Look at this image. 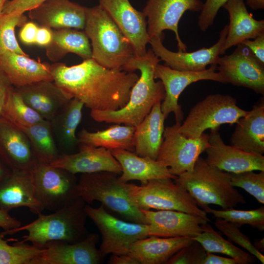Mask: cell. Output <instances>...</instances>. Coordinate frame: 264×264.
Instances as JSON below:
<instances>
[{
  "mask_svg": "<svg viewBox=\"0 0 264 264\" xmlns=\"http://www.w3.org/2000/svg\"><path fill=\"white\" fill-rule=\"evenodd\" d=\"M84 208L101 234L98 250L103 259L110 254H128L134 242L150 236L148 224L120 220L108 213L102 204L94 208L88 204Z\"/></svg>",
  "mask_w": 264,
  "mask_h": 264,
  "instance_id": "9",
  "label": "cell"
},
{
  "mask_svg": "<svg viewBox=\"0 0 264 264\" xmlns=\"http://www.w3.org/2000/svg\"><path fill=\"white\" fill-rule=\"evenodd\" d=\"M222 7L228 12L229 24L220 55L246 40L264 34V20L255 19L248 12L243 0H228Z\"/></svg>",
  "mask_w": 264,
  "mask_h": 264,
  "instance_id": "28",
  "label": "cell"
},
{
  "mask_svg": "<svg viewBox=\"0 0 264 264\" xmlns=\"http://www.w3.org/2000/svg\"><path fill=\"white\" fill-rule=\"evenodd\" d=\"M52 31L51 42L45 46L46 55L51 61L56 62L69 53H74L84 60L91 58V45L84 31L63 28Z\"/></svg>",
  "mask_w": 264,
  "mask_h": 264,
  "instance_id": "32",
  "label": "cell"
},
{
  "mask_svg": "<svg viewBox=\"0 0 264 264\" xmlns=\"http://www.w3.org/2000/svg\"><path fill=\"white\" fill-rule=\"evenodd\" d=\"M228 0H206L198 17V24L202 31L213 25L220 9Z\"/></svg>",
  "mask_w": 264,
  "mask_h": 264,
  "instance_id": "43",
  "label": "cell"
},
{
  "mask_svg": "<svg viewBox=\"0 0 264 264\" xmlns=\"http://www.w3.org/2000/svg\"><path fill=\"white\" fill-rule=\"evenodd\" d=\"M242 44L245 45L253 54L264 64V34L260 35L253 40H246Z\"/></svg>",
  "mask_w": 264,
  "mask_h": 264,
  "instance_id": "46",
  "label": "cell"
},
{
  "mask_svg": "<svg viewBox=\"0 0 264 264\" xmlns=\"http://www.w3.org/2000/svg\"><path fill=\"white\" fill-rule=\"evenodd\" d=\"M228 32V25L220 31L217 42L209 48L202 47L198 50L172 51L163 44V38L154 37L149 43L154 54L165 65L171 68L188 71H200L206 69L208 65H217Z\"/></svg>",
  "mask_w": 264,
  "mask_h": 264,
  "instance_id": "15",
  "label": "cell"
},
{
  "mask_svg": "<svg viewBox=\"0 0 264 264\" xmlns=\"http://www.w3.org/2000/svg\"><path fill=\"white\" fill-rule=\"evenodd\" d=\"M135 127L116 124L103 131L90 132L83 129L77 135L79 145L103 147L108 150L124 149L134 151Z\"/></svg>",
  "mask_w": 264,
  "mask_h": 264,
  "instance_id": "33",
  "label": "cell"
},
{
  "mask_svg": "<svg viewBox=\"0 0 264 264\" xmlns=\"http://www.w3.org/2000/svg\"><path fill=\"white\" fill-rule=\"evenodd\" d=\"M246 3L253 10H257L264 8V0H246Z\"/></svg>",
  "mask_w": 264,
  "mask_h": 264,
  "instance_id": "52",
  "label": "cell"
},
{
  "mask_svg": "<svg viewBox=\"0 0 264 264\" xmlns=\"http://www.w3.org/2000/svg\"><path fill=\"white\" fill-rule=\"evenodd\" d=\"M22 207L37 215L44 210L36 197L32 171L10 170L0 183V209L8 213Z\"/></svg>",
  "mask_w": 264,
  "mask_h": 264,
  "instance_id": "20",
  "label": "cell"
},
{
  "mask_svg": "<svg viewBox=\"0 0 264 264\" xmlns=\"http://www.w3.org/2000/svg\"><path fill=\"white\" fill-rule=\"evenodd\" d=\"M122 168L119 179L125 182L139 181L145 184L149 181L160 178L175 179L169 168L162 162L148 157L137 155L132 152L119 149L110 150Z\"/></svg>",
  "mask_w": 264,
  "mask_h": 264,
  "instance_id": "27",
  "label": "cell"
},
{
  "mask_svg": "<svg viewBox=\"0 0 264 264\" xmlns=\"http://www.w3.org/2000/svg\"><path fill=\"white\" fill-rule=\"evenodd\" d=\"M230 174L234 187L243 189L259 202L264 204V171L256 173L254 171H248Z\"/></svg>",
  "mask_w": 264,
  "mask_h": 264,
  "instance_id": "40",
  "label": "cell"
},
{
  "mask_svg": "<svg viewBox=\"0 0 264 264\" xmlns=\"http://www.w3.org/2000/svg\"><path fill=\"white\" fill-rule=\"evenodd\" d=\"M87 7L69 0H48L28 11L29 18L41 26L55 30H84Z\"/></svg>",
  "mask_w": 264,
  "mask_h": 264,
  "instance_id": "21",
  "label": "cell"
},
{
  "mask_svg": "<svg viewBox=\"0 0 264 264\" xmlns=\"http://www.w3.org/2000/svg\"><path fill=\"white\" fill-rule=\"evenodd\" d=\"M217 65L200 71H180L171 68L166 65L157 64L154 69V78L159 79L165 89V96L161 103V109L166 119L173 112L176 123H182L183 112L178 103L181 93L190 85L201 80H211L226 84L218 72Z\"/></svg>",
  "mask_w": 264,
  "mask_h": 264,
  "instance_id": "12",
  "label": "cell"
},
{
  "mask_svg": "<svg viewBox=\"0 0 264 264\" xmlns=\"http://www.w3.org/2000/svg\"><path fill=\"white\" fill-rule=\"evenodd\" d=\"M118 175L107 171L81 174L77 185L80 196L88 204L100 202L129 221L147 224L141 209L132 199V183L121 181Z\"/></svg>",
  "mask_w": 264,
  "mask_h": 264,
  "instance_id": "6",
  "label": "cell"
},
{
  "mask_svg": "<svg viewBox=\"0 0 264 264\" xmlns=\"http://www.w3.org/2000/svg\"><path fill=\"white\" fill-rule=\"evenodd\" d=\"M0 68L16 88L40 81L53 82L50 65L27 55L6 51L0 56Z\"/></svg>",
  "mask_w": 264,
  "mask_h": 264,
  "instance_id": "25",
  "label": "cell"
},
{
  "mask_svg": "<svg viewBox=\"0 0 264 264\" xmlns=\"http://www.w3.org/2000/svg\"><path fill=\"white\" fill-rule=\"evenodd\" d=\"M261 99L247 113L240 118L231 135L232 146L257 155L264 153V101Z\"/></svg>",
  "mask_w": 264,
  "mask_h": 264,
  "instance_id": "26",
  "label": "cell"
},
{
  "mask_svg": "<svg viewBox=\"0 0 264 264\" xmlns=\"http://www.w3.org/2000/svg\"><path fill=\"white\" fill-rule=\"evenodd\" d=\"M8 0H0V15L2 13V10L4 4Z\"/></svg>",
  "mask_w": 264,
  "mask_h": 264,
  "instance_id": "55",
  "label": "cell"
},
{
  "mask_svg": "<svg viewBox=\"0 0 264 264\" xmlns=\"http://www.w3.org/2000/svg\"><path fill=\"white\" fill-rule=\"evenodd\" d=\"M25 102L51 121L71 99L54 82L40 81L16 88Z\"/></svg>",
  "mask_w": 264,
  "mask_h": 264,
  "instance_id": "24",
  "label": "cell"
},
{
  "mask_svg": "<svg viewBox=\"0 0 264 264\" xmlns=\"http://www.w3.org/2000/svg\"><path fill=\"white\" fill-rule=\"evenodd\" d=\"M248 111L238 107L236 99L232 96L210 94L191 108L179 131L187 137L198 138L206 130L219 129L223 124H236Z\"/></svg>",
  "mask_w": 264,
  "mask_h": 264,
  "instance_id": "8",
  "label": "cell"
},
{
  "mask_svg": "<svg viewBox=\"0 0 264 264\" xmlns=\"http://www.w3.org/2000/svg\"><path fill=\"white\" fill-rule=\"evenodd\" d=\"M202 231L193 239L198 242L208 253L224 254L234 259L237 264L254 263V256L235 246L224 239L206 222L201 225Z\"/></svg>",
  "mask_w": 264,
  "mask_h": 264,
  "instance_id": "35",
  "label": "cell"
},
{
  "mask_svg": "<svg viewBox=\"0 0 264 264\" xmlns=\"http://www.w3.org/2000/svg\"><path fill=\"white\" fill-rule=\"evenodd\" d=\"M14 87L7 76L0 68V117L8 95Z\"/></svg>",
  "mask_w": 264,
  "mask_h": 264,
  "instance_id": "47",
  "label": "cell"
},
{
  "mask_svg": "<svg viewBox=\"0 0 264 264\" xmlns=\"http://www.w3.org/2000/svg\"><path fill=\"white\" fill-rule=\"evenodd\" d=\"M50 164L75 175L107 171L120 175L122 173L120 164L110 151L103 147L80 145L78 152L61 154Z\"/></svg>",
  "mask_w": 264,
  "mask_h": 264,
  "instance_id": "23",
  "label": "cell"
},
{
  "mask_svg": "<svg viewBox=\"0 0 264 264\" xmlns=\"http://www.w3.org/2000/svg\"><path fill=\"white\" fill-rule=\"evenodd\" d=\"M219 130H210L208 134L210 146L205 151L206 154L205 160L208 164L229 173L264 171L263 155L248 153L225 144Z\"/></svg>",
  "mask_w": 264,
  "mask_h": 264,
  "instance_id": "17",
  "label": "cell"
},
{
  "mask_svg": "<svg viewBox=\"0 0 264 264\" xmlns=\"http://www.w3.org/2000/svg\"><path fill=\"white\" fill-rule=\"evenodd\" d=\"M217 70L225 83L264 94V64L242 44L231 54L220 57Z\"/></svg>",
  "mask_w": 264,
  "mask_h": 264,
  "instance_id": "13",
  "label": "cell"
},
{
  "mask_svg": "<svg viewBox=\"0 0 264 264\" xmlns=\"http://www.w3.org/2000/svg\"><path fill=\"white\" fill-rule=\"evenodd\" d=\"M48 0H8L2 10L3 13L24 14Z\"/></svg>",
  "mask_w": 264,
  "mask_h": 264,
  "instance_id": "44",
  "label": "cell"
},
{
  "mask_svg": "<svg viewBox=\"0 0 264 264\" xmlns=\"http://www.w3.org/2000/svg\"><path fill=\"white\" fill-rule=\"evenodd\" d=\"M84 31L91 41V58L103 67L124 70L135 56L128 39L100 5L87 8Z\"/></svg>",
  "mask_w": 264,
  "mask_h": 264,
  "instance_id": "5",
  "label": "cell"
},
{
  "mask_svg": "<svg viewBox=\"0 0 264 264\" xmlns=\"http://www.w3.org/2000/svg\"><path fill=\"white\" fill-rule=\"evenodd\" d=\"M0 158L11 170L32 171L38 162L25 133L1 116Z\"/></svg>",
  "mask_w": 264,
  "mask_h": 264,
  "instance_id": "22",
  "label": "cell"
},
{
  "mask_svg": "<svg viewBox=\"0 0 264 264\" xmlns=\"http://www.w3.org/2000/svg\"><path fill=\"white\" fill-rule=\"evenodd\" d=\"M206 213L212 214L214 217L220 218L227 221L239 224L241 226L247 224L260 231L264 230V207L250 210H216L208 206L203 209Z\"/></svg>",
  "mask_w": 264,
  "mask_h": 264,
  "instance_id": "39",
  "label": "cell"
},
{
  "mask_svg": "<svg viewBox=\"0 0 264 264\" xmlns=\"http://www.w3.org/2000/svg\"><path fill=\"white\" fill-rule=\"evenodd\" d=\"M172 180L156 179L140 186L132 183L131 194L135 205L140 209L181 211L210 221L207 213L200 209L187 191Z\"/></svg>",
  "mask_w": 264,
  "mask_h": 264,
  "instance_id": "7",
  "label": "cell"
},
{
  "mask_svg": "<svg viewBox=\"0 0 264 264\" xmlns=\"http://www.w3.org/2000/svg\"><path fill=\"white\" fill-rule=\"evenodd\" d=\"M214 225L224 234L230 242H233L247 250L251 255L264 264V256L254 246L250 239L240 230L241 227L238 224L216 218Z\"/></svg>",
  "mask_w": 264,
  "mask_h": 264,
  "instance_id": "41",
  "label": "cell"
},
{
  "mask_svg": "<svg viewBox=\"0 0 264 264\" xmlns=\"http://www.w3.org/2000/svg\"><path fill=\"white\" fill-rule=\"evenodd\" d=\"M202 264H237V263L230 257H224L207 252Z\"/></svg>",
  "mask_w": 264,
  "mask_h": 264,
  "instance_id": "50",
  "label": "cell"
},
{
  "mask_svg": "<svg viewBox=\"0 0 264 264\" xmlns=\"http://www.w3.org/2000/svg\"><path fill=\"white\" fill-rule=\"evenodd\" d=\"M181 124L176 123L165 128L156 159L175 176L192 170L200 155L210 146L208 134L204 132L198 138L187 137L179 131Z\"/></svg>",
  "mask_w": 264,
  "mask_h": 264,
  "instance_id": "11",
  "label": "cell"
},
{
  "mask_svg": "<svg viewBox=\"0 0 264 264\" xmlns=\"http://www.w3.org/2000/svg\"><path fill=\"white\" fill-rule=\"evenodd\" d=\"M84 105L72 98L51 121L53 135L61 154H70L78 144L76 130L82 117Z\"/></svg>",
  "mask_w": 264,
  "mask_h": 264,
  "instance_id": "31",
  "label": "cell"
},
{
  "mask_svg": "<svg viewBox=\"0 0 264 264\" xmlns=\"http://www.w3.org/2000/svg\"><path fill=\"white\" fill-rule=\"evenodd\" d=\"M39 27L33 22H26L19 32L21 41L26 44H36V36Z\"/></svg>",
  "mask_w": 264,
  "mask_h": 264,
  "instance_id": "45",
  "label": "cell"
},
{
  "mask_svg": "<svg viewBox=\"0 0 264 264\" xmlns=\"http://www.w3.org/2000/svg\"><path fill=\"white\" fill-rule=\"evenodd\" d=\"M99 3L128 39L135 56H144L150 38L143 12L134 8L129 0H99Z\"/></svg>",
  "mask_w": 264,
  "mask_h": 264,
  "instance_id": "16",
  "label": "cell"
},
{
  "mask_svg": "<svg viewBox=\"0 0 264 264\" xmlns=\"http://www.w3.org/2000/svg\"><path fill=\"white\" fill-rule=\"evenodd\" d=\"M201 0H148L143 12L147 18V32L150 39L163 38V31L174 32L178 51H186L187 46L181 40L178 31L179 22L186 11L200 12Z\"/></svg>",
  "mask_w": 264,
  "mask_h": 264,
  "instance_id": "14",
  "label": "cell"
},
{
  "mask_svg": "<svg viewBox=\"0 0 264 264\" xmlns=\"http://www.w3.org/2000/svg\"><path fill=\"white\" fill-rule=\"evenodd\" d=\"M194 241L193 238L186 237L151 236L134 242L128 254L139 264H166L174 254Z\"/></svg>",
  "mask_w": 264,
  "mask_h": 264,
  "instance_id": "29",
  "label": "cell"
},
{
  "mask_svg": "<svg viewBox=\"0 0 264 264\" xmlns=\"http://www.w3.org/2000/svg\"><path fill=\"white\" fill-rule=\"evenodd\" d=\"M160 60L151 48L142 56H135L124 70H139L140 76L132 88L129 100L122 108L115 110H91L95 121L109 123L124 124L136 127L150 112L154 105L165 96L162 82L155 81L154 69Z\"/></svg>",
  "mask_w": 264,
  "mask_h": 264,
  "instance_id": "2",
  "label": "cell"
},
{
  "mask_svg": "<svg viewBox=\"0 0 264 264\" xmlns=\"http://www.w3.org/2000/svg\"><path fill=\"white\" fill-rule=\"evenodd\" d=\"M0 233V264H33L42 249L21 241L10 245Z\"/></svg>",
  "mask_w": 264,
  "mask_h": 264,
  "instance_id": "38",
  "label": "cell"
},
{
  "mask_svg": "<svg viewBox=\"0 0 264 264\" xmlns=\"http://www.w3.org/2000/svg\"><path fill=\"white\" fill-rule=\"evenodd\" d=\"M10 170L0 158V183L7 176Z\"/></svg>",
  "mask_w": 264,
  "mask_h": 264,
  "instance_id": "53",
  "label": "cell"
},
{
  "mask_svg": "<svg viewBox=\"0 0 264 264\" xmlns=\"http://www.w3.org/2000/svg\"><path fill=\"white\" fill-rule=\"evenodd\" d=\"M26 135L38 162L51 164L61 153L56 144L50 121L43 120L34 125L20 128Z\"/></svg>",
  "mask_w": 264,
  "mask_h": 264,
  "instance_id": "34",
  "label": "cell"
},
{
  "mask_svg": "<svg viewBox=\"0 0 264 264\" xmlns=\"http://www.w3.org/2000/svg\"><path fill=\"white\" fill-rule=\"evenodd\" d=\"M206 254L202 246L194 240L174 254L166 264H202Z\"/></svg>",
  "mask_w": 264,
  "mask_h": 264,
  "instance_id": "42",
  "label": "cell"
},
{
  "mask_svg": "<svg viewBox=\"0 0 264 264\" xmlns=\"http://www.w3.org/2000/svg\"><path fill=\"white\" fill-rule=\"evenodd\" d=\"M99 240V235L93 233L75 243L50 242L42 249L33 264H100L104 259L96 248Z\"/></svg>",
  "mask_w": 264,
  "mask_h": 264,
  "instance_id": "18",
  "label": "cell"
},
{
  "mask_svg": "<svg viewBox=\"0 0 264 264\" xmlns=\"http://www.w3.org/2000/svg\"><path fill=\"white\" fill-rule=\"evenodd\" d=\"M86 202L81 197L52 214L38 215L33 221L14 229L4 231L2 236L26 231L27 234L21 242H30L43 249L49 242L61 241L75 243L84 239L88 234L86 226Z\"/></svg>",
  "mask_w": 264,
  "mask_h": 264,
  "instance_id": "3",
  "label": "cell"
},
{
  "mask_svg": "<svg viewBox=\"0 0 264 264\" xmlns=\"http://www.w3.org/2000/svg\"><path fill=\"white\" fill-rule=\"evenodd\" d=\"M50 69L55 84L91 110H115L124 107L139 78L133 71L107 68L92 58L70 66L55 63Z\"/></svg>",
  "mask_w": 264,
  "mask_h": 264,
  "instance_id": "1",
  "label": "cell"
},
{
  "mask_svg": "<svg viewBox=\"0 0 264 264\" xmlns=\"http://www.w3.org/2000/svg\"><path fill=\"white\" fill-rule=\"evenodd\" d=\"M141 210L148 224L150 236L193 238L202 232L201 225L208 222L200 216L181 211Z\"/></svg>",
  "mask_w": 264,
  "mask_h": 264,
  "instance_id": "19",
  "label": "cell"
},
{
  "mask_svg": "<svg viewBox=\"0 0 264 264\" xmlns=\"http://www.w3.org/2000/svg\"><path fill=\"white\" fill-rule=\"evenodd\" d=\"M22 225L21 222L10 216L8 212L0 209V228L4 231L18 228Z\"/></svg>",
  "mask_w": 264,
  "mask_h": 264,
  "instance_id": "48",
  "label": "cell"
},
{
  "mask_svg": "<svg viewBox=\"0 0 264 264\" xmlns=\"http://www.w3.org/2000/svg\"><path fill=\"white\" fill-rule=\"evenodd\" d=\"M1 116L19 128L29 127L44 120L25 102L14 87L8 95Z\"/></svg>",
  "mask_w": 264,
  "mask_h": 264,
  "instance_id": "36",
  "label": "cell"
},
{
  "mask_svg": "<svg viewBox=\"0 0 264 264\" xmlns=\"http://www.w3.org/2000/svg\"><path fill=\"white\" fill-rule=\"evenodd\" d=\"M52 36L53 31L51 29L41 26L38 29L35 44L45 47L51 42Z\"/></svg>",
  "mask_w": 264,
  "mask_h": 264,
  "instance_id": "49",
  "label": "cell"
},
{
  "mask_svg": "<svg viewBox=\"0 0 264 264\" xmlns=\"http://www.w3.org/2000/svg\"><path fill=\"white\" fill-rule=\"evenodd\" d=\"M27 22L24 14L2 13L0 15V56L6 51L27 55L19 45L15 36V28Z\"/></svg>",
  "mask_w": 264,
  "mask_h": 264,
  "instance_id": "37",
  "label": "cell"
},
{
  "mask_svg": "<svg viewBox=\"0 0 264 264\" xmlns=\"http://www.w3.org/2000/svg\"><path fill=\"white\" fill-rule=\"evenodd\" d=\"M109 264H139L134 258L126 254H111L108 261Z\"/></svg>",
  "mask_w": 264,
  "mask_h": 264,
  "instance_id": "51",
  "label": "cell"
},
{
  "mask_svg": "<svg viewBox=\"0 0 264 264\" xmlns=\"http://www.w3.org/2000/svg\"><path fill=\"white\" fill-rule=\"evenodd\" d=\"M173 180L187 191L202 209L214 204L228 210L246 203L243 195L232 185L230 173L210 165L200 156L192 170Z\"/></svg>",
  "mask_w": 264,
  "mask_h": 264,
  "instance_id": "4",
  "label": "cell"
},
{
  "mask_svg": "<svg viewBox=\"0 0 264 264\" xmlns=\"http://www.w3.org/2000/svg\"><path fill=\"white\" fill-rule=\"evenodd\" d=\"M32 173L36 197L44 210L54 212L80 197L75 174L38 161Z\"/></svg>",
  "mask_w": 264,
  "mask_h": 264,
  "instance_id": "10",
  "label": "cell"
},
{
  "mask_svg": "<svg viewBox=\"0 0 264 264\" xmlns=\"http://www.w3.org/2000/svg\"><path fill=\"white\" fill-rule=\"evenodd\" d=\"M264 238L256 241L253 244L255 247L260 252L264 251Z\"/></svg>",
  "mask_w": 264,
  "mask_h": 264,
  "instance_id": "54",
  "label": "cell"
},
{
  "mask_svg": "<svg viewBox=\"0 0 264 264\" xmlns=\"http://www.w3.org/2000/svg\"><path fill=\"white\" fill-rule=\"evenodd\" d=\"M161 103H155L148 115L135 127L134 147L137 155L157 159L165 130V119L161 111Z\"/></svg>",
  "mask_w": 264,
  "mask_h": 264,
  "instance_id": "30",
  "label": "cell"
}]
</instances>
